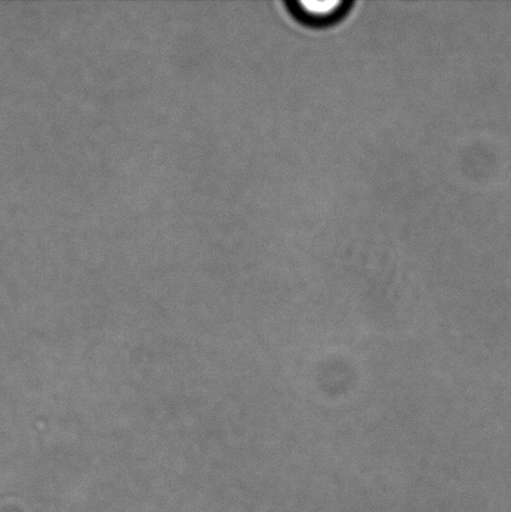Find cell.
Returning a JSON list of instances; mask_svg holds the SVG:
<instances>
[{
    "label": "cell",
    "instance_id": "1",
    "mask_svg": "<svg viewBox=\"0 0 511 512\" xmlns=\"http://www.w3.org/2000/svg\"><path fill=\"white\" fill-rule=\"evenodd\" d=\"M338 2H303L302 7L313 15H325L334 12Z\"/></svg>",
    "mask_w": 511,
    "mask_h": 512
}]
</instances>
